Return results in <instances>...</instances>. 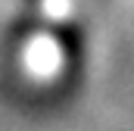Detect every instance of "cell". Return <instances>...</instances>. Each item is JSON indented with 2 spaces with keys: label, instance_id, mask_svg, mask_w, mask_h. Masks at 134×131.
Masks as SVG:
<instances>
[{
  "label": "cell",
  "instance_id": "6da1fadb",
  "mask_svg": "<svg viewBox=\"0 0 134 131\" xmlns=\"http://www.w3.org/2000/svg\"><path fill=\"white\" fill-rule=\"evenodd\" d=\"M59 41H63V50H66L69 69L78 66V59H81V31L72 28V25H63V28H59Z\"/></svg>",
  "mask_w": 134,
  "mask_h": 131
}]
</instances>
